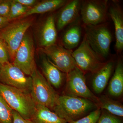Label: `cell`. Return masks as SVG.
Segmentation results:
<instances>
[{
	"instance_id": "obj_1",
	"label": "cell",
	"mask_w": 123,
	"mask_h": 123,
	"mask_svg": "<svg viewBox=\"0 0 123 123\" xmlns=\"http://www.w3.org/2000/svg\"><path fill=\"white\" fill-rule=\"evenodd\" d=\"M97 108L95 103L88 99L62 95L58 96L52 110L68 123L81 118Z\"/></svg>"
},
{
	"instance_id": "obj_2",
	"label": "cell",
	"mask_w": 123,
	"mask_h": 123,
	"mask_svg": "<svg viewBox=\"0 0 123 123\" xmlns=\"http://www.w3.org/2000/svg\"><path fill=\"white\" fill-rule=\"evenodd\" d=\"M0 94L12 110L24 118L31 120L36 105L30 93L0 83Z\"/></svg>"
},
{
	"instance_id": "obj_3",
	"label": "cell",
	"mask_w": 123,
	"mask_h": 123,
	"mask_svg": "<svg viewBox=\"0 0 123 123\" xmlns=\"http://www.w3.org/2000/svg\"><path fill=\"white\" fill-rule=\"evenodd\" d=\"M31 76L32 83L30 94L36 105L53 110L59 95L37 68Z\"/></svg>"
},
{
	"instance_id": "obj_4",
	"label": "cell",
	"mask_w": 123,
	"mask_h": 123,
	"mask_svg": "<svg viewBox=\"0 0 123 123\" xmlns=\"http://www.w3.org/2000/svg\"><path fill=\"white\" fill-rule=\"evenodd\" d=\"M85 25V36L92 50L101 59L107 57L112 41V36L107 27L103 23Z\"/></svg>"
},
{
	"instance_id": "obj_5",
	"label": "cell",
	"mask_w": 123,
	"mask_h": 123,
	"mask_svg": "<svg viewBox=\"0 0 123 123\" xmlns=\"http://www.w3.org/2000/svg\"><path fill=\"white\" fill-rule=\"evenodd\" d=\"M31 24V20L21 19L9 23L5 27L0 30V37L7 44L10 59L12 62L16 51Z\"/></svg>"
},
{
	"instance_id": "obj_6",
	"label": "cell",
	"mask_w": 123,
	"mask_h": 123,
	"mask_svg": "<svg viewBox=\"0 0 123 123\" xmlns=\"http://www.w3.org/2000/svg\"><path fill=\"white\" fill-rule=\"evenodd\" d=\"M72 55L76 66L84 73H96L106 64L92 50L84 36L78 48Z\"/></svg>"
},
{
	"instance_id": "obj_7",
	"label": "cell",
	"mask_w": 123,
	"mask_h": 123,
	"mask_svg": "<svg viewBox=\"0 0 123 123\" xmlns=\"http://www.w3.org/2000/svg\"><path fill=\"white\" fill-rule=\"evenodd\" d=\"M66 74L64 95L85 98L97 104L98 97L95 96L86 85L84 72L76 67Z\"/></svg>"
},
{
	"instance_id": "obj_8",
	"label": "cell",
	"mask_w": 123,
	"mask_h": 123,
	"mask_svg": "<svg viewBox=\"0 0 123 123\" xmlns=\"http://www.w3.org/2000/svg\"><path fill=\"white\" fill-rule=\"evenodd\" d=\"M0 83L30 93L32 78L9 62L2 65L0 70Z\"/></svg>"
},
{
	"instance_id": "obj_9",
	"label": "cell",
	"mask_w": 123,
	"mask_h": 123,
	"mask_svg": "<svg viewBox=\"0 0 123 123\" xmlns=\"http://www.w3.org/2000/svg\"><path fill=\"white\" fill-rule=\"evenodd\" d=\"M34 51L33 38L26 33L16 51L12 62L26 75L30 76L37 68L35 61Z\"/></svg>"
},
{
	"instance_id": "obj_10",
	"label": "cell",
	"mask_w": 123,
	"mask_h": 123,
	"mask_svg": "<svg viewBox=\"0 0 123 123\" xmlns=\"http://www.w3.org/2000/svg\"><path fill=\"white\" fill-rule=\"evenodd\" d=\"M42 51L53 65L63 73L67 74L77 67L72 52L56 44L42 48Z\"/></svg>"
},
{
	"instance_id": "obj_11",
	"label": "cell",
	"mask_w": 123,
	"mask_h": 123,
	"mask_svg": "<svg viewBox=\"0 0 123 123\" xmlns=\"http://www.w3.org/2000/svg\"><path fill=\"white\" fill-rule=\"evenodd\" d=\"M108 1L86 0L81 8L82 19L85 25H96L105 21Z\"/></svg>"
},
{
	"instance_id": "obj_12",
	"label": "cell",
	"mask_w": 123,
	"mask_h": 123,
	"mask_svg": "<svg viewBox=\"0 0 123 123\" xmlns=\"http://www.w3.org/2000/svg\"><path fill=\"white\" fill-rule=\"evenodd\" d=\"M80 7V1L78 0L70 1L65 5L57 17L56 27L58 30H61L76 20Z\"/></svg>"
},
{
	"instance_id": "obj_13",
	"label": "cell",
	"mask_w": 123,
	"mask_h": 123,
	"mask_svg": "<svg viewBox=\"0 0 123 123\" xmlns=\"http://www.w3.org/2000/svg\"><path fill=\"white\" fill-rule=\"evenodd\" d=\"M57 38V29L53 15L47 18L43 24L40 36V43L43 48L55 44Z\"/></svg>"
},
{
	"instance_id": "obj_14",
	"label": "cell",
	"mask_w": 123,
	"mask_h": 123,
	"mask_svg": "<svg viewBox=\"0 0 123 123\" xmlns=\"http://www.w3.org/2000/svg\"><path fill=\"white\" fill-rule=\"evenodd\" d=\"M41 68L43 75L52 86L59 88L63 79V73L49 61L46 56L42 58Z\"/></svg>"
},
{
	"instance_id": "obj_15",
	"label": "cell",
	"mask_w": 123,
	"mask_h": 123,
	"mask_svg": "<svg viewBox=\"0 0 123 123\" xmlns=\"http://www.w3.org/2000/svg\"><path fill=\"white\" fill-rule=\"evenodd\" d=\"M114 66L112 62H106L105 65L94 74L92 86L94 91L96 93H101L104 90L111 75Z\"/></svg>"
},
{
	"instance_id": "obj_16",
	"label": "cell",
	"mask_w": 123,
	"mask_h": 123,
	"mask_svg": "<svg viewBox=\"0 0 123 123\" xmlns=\"http://www.w3.org/2000/svg\"><path fill=\"white\" fill-rule=\"evenodd\" d=\"M110 14L114 23L115 29V48L118 52L123 49V17L122 11L119 7L114 6L110 10Z\"/></svg>"
},
{
	"instance_id": "obj_17",
	"label": "cell",
	"mask_w": 123,
	"mask_h": 123,
	"mask_svg": "<svg viewBox=\"0 0 123 123\" xmlns=\"http://www.w3.org/2000/svg\"><path fill=\"white\" fill-rule=\"evenodd\" d=\"M31 120L35 123H68L48 108L37 105Z\"/></svg>"
},
{
	"instance_id": "obj_18",
	"label": "cell",
	"mask_w": 123,
	"mask_h": 123,
	"mask_svg": "<svg viewBox=\"0 0 123 123\" xmlns=\"http://www.w3.org/2000/svg\"><path fill=\"white\" fill-rule=\"evenodd\" d=\"M66 2V1L65 0L43 1L30 8L22 17L26 18L35 14L44 13L54 11L63 6Z\"/></svg>"
},
{
	"instance_id": "obj_19",
	"label": "cell",
	"mask_w": 123,
	"mask_h": 123,
	"mask_svg": "<svg viewBox=\"0 0 123 123\" xmlns=\"http://www.w3.org/2000/svg\"><path fill=\"white\" fill-rule=\"evenodd\" d=\"M108 92L111 96L119 97L123 92V62L119 60L114 73L109 83Z\"/></svg>"
},
{
	"instance_id": "obj_20",
	"label": "cell",
	"mask_w": 123,
	"mask_h": 123,
	"mask_svg": "<svg viewBox=\"0 0 123 123\" xmlns=\"http://www.w3.org/2000/svg\"><path fill=\"white\" fill-rule=\"evenodd\" d=\"M81 29L80 25L76 23L67 29L62 38V43L64 48L72 50L78 46L80 40Z\"/></svg>"
},
{
	"instance_id": "obj_21",
	"label": "cell",
	"mask_w": 123,
	"mask_h": 123,
	"mask_svg": "<svg viewBox=\"0 0 123 123\" xmlns=\"http://www.w3.org/2000/svg\"><path fill=\"white\" fill-rule=\"evenodd\" d=\"M98 98V102L96 104L97 108L106 110L115 116L123 117V106L120 103L105 95H102Z\"/></svg>"
},
{
	"instance_id": "obj_22",
	"label": "cell",
	"mask_w": 123,
	"mask_h": 123,
	"mask_svg": "<svg viewBox=\"0 0 123 123\" xmlns=\"http://www.w3.org/2000/svg\"><path fill=\"white\" fill-rule=\"evenodd\" d=\"M13 111L0 94V123H13Z\"/></svg>"
},
{
	"instance_id": "obj_23",
	"label": "cell",
	"mask_w": 123,
	"mask_h": 123,
	"mask_svg": "<svg viewBox=\"0 0 123 123\" xmlns=\"http://www.w3.org/2000/svg\"><path fill=\"white\" fill-rule=\"evenodd\" d=\"M30 8L22 5L15 0H11V8L8 18L10 21L19 17H22Z\"/></svg>"
},
{
	"instance_id": "obj_24",
	"label": "cell",
	"mask_w": 123,
	"mask_h": 123,
	"mask_svg": "<svg viewBox=\"0 0 123 123\" xmlns=\"http://www.w3.org/2000/svg\"><path fill=\"white\" fill-rule=\"evenodd\" d=\"M101 110L97 108L86 116L75 121L68 123H97L101 115Z\"/></svg>"
},
{
	"instance_id": "obj_25",
	"label": "cell",
	"mask_w": 123,
	"mask_h": 123,
	"mask_svg": "<svg viewBox=\"0 0 123 123\" xmlns=\"http://www.w3.org/2000/svg\"><path fill=\"white\" fill-rule=\"evenodd\" d=\"M97 123H123L118 117L110 114L106 111H101V115Z\"/></svg>"
},
{
	"instance_id": "obj_26",
	"label": "cell",
	"mask_w": 123,
	"mask_h": 123,
	"mask_svg": "<svg viewBox=\"0 0 123 123\" xmlns=\"http://www.w3.org/2000/svg\"><path fill=\"white\" fill-rule=\"evenodd\" d=\"M10 56L7 44L0 37V63L3 65L10 62Z\"/></svg>"
},
{
	"instance_id": "obj_27",
	"label": "cell",
	"mask_w": 123,
	"mask_h": 123,
	"mask_svg": "<svg viewBox=\"0 0 123 123\" xmlns=\"http://www.w3.org/2000/svg\"><path fill=\"white\" fill-rule=\"evenodd\" d=\"M11 4V0H1L0 2V17L8 18Z\"/></svg>"
},
{
	"instance_id": "obj_28",
	"label": "cell",
	"mask_w": 123,
	"mask_h": 123,
	"mask_svg": "<svg viewBox=\"0 0 123 123\" xmlns=\"http://www.w3.org/2000/svg\"><path fill=\"white\" fill-rule=\"evenodd\" d=\"M13 123H35L30 119H27L23 118L18 112L13 111Z\"/></svg>"
},
{
	"instance_id": "obj_29",
	"label": "cell",
	"mask_w": 123,
	"mask_h": 123,
	"mask_svg": "<svg viewBox=\"0 0 123 123\" xmlns=\"http://www.w3.org/2000/svg\"><path fill=\"white\" fill-rule=\"evenodd\" d=\"M16 1L25 7L30 8L33 7L38 3L36 0H15Z\"/></svg>"
},
{
	"instance_id": "obj_30",
	"label": "cell",
	"mask_w": 123,
	"mask_h": 123,
	"mask_svg": "<svg viewBox=\"0 0 123 123\" xmlns=\"http://www.w3.org/2000/svg\"><path fill=\"white\" fill-rule=\"evenodd\" d=\"M10 21L7 18L0 17V30L8 25Z\"/></svg>"
},
{
	"instance_id": "obj_31",
	"label": "cell",
	"mask_w": 123,
	"mask_h": 123,
	"mask_svg": "<svg viewBox=\"0 0 123 123\" xmlns=\"http://www.w3.org/2000/svg\"><path fill=\"white\" fill-rule=\"evenodd\" d=\"M2 65L0 63V70L1 68V67H2Z\"/></svg>"
}]
</instances>
